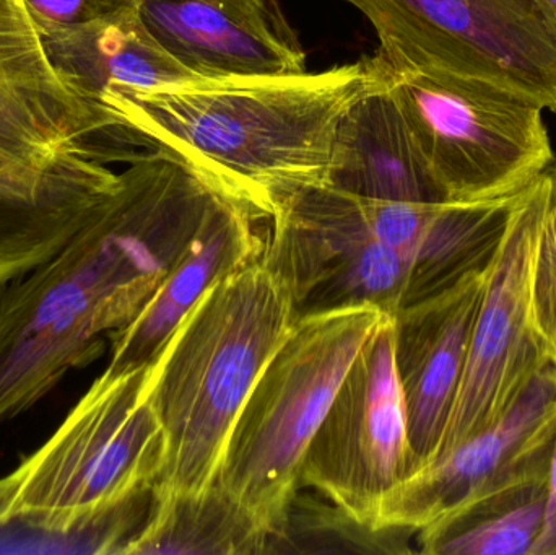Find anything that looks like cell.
<instances>
[{
    "label": "cell",
    "mask_w": 556,
    "mask_h": 555,
    "mask_svg": "<svg viewBox=\"0 0 556 555\" xmlns=\"http://www.w3.org/2000/svg\"><path fill=\"white\" fill-rule=\"evenodd\" d=\"M548 169L526 189L490 264L463 380L431 463L495 427L551 365L531 310L535 248L551 194Z\"/></svg>",
    "instance_id": "9"
},
{
    "label": "cell",
    "mask_w": 556,
    "mask_h": 555,
    "mask_svg": "<svg viewBox=\"0 0 556 555\" xmlns=\"http://www.w3.org/2000/svg\"><path fill=\"white\" fill-rule=\"evenodd\" d=\"M555 113H556V111H555Z\"/></svg>",
    "instance_id": "27"
},
{
    "label": "cell",
    "mask_w": 556,
    "mask_h": 555,
    "mask_svg": "<svg viewBox=\"0 0 556 555\" xmlns=\"http://www.w3.org/2000/svg\"><path fill=\"white\" fill-rule=\"evenodd\" d=\"M531 555H556V437L548 469L547 508L544 528Z\"/></svg>",
    "instance_id": "25"
},
{
    "label": "cell",
    "mask_w": 556,
    "mask_h": 555,
    "mask_svg": "<svg viewBox=\"0 0 556 555\" xmlns=\"http://www.w3.org/2000/svg\"><path fill=\"white\" fill-rule=\"evenodd\" d=\"M263 263L287 287L296 318L371 305L395 316L410 260L372 234L362 195L309 186L274 209Z\"/></svg>",
    "instance_id": "8"
},
{
    "label": "cell",
    "mask_w": 556,
    "mask_h": 555,
    "mask_svg": "<svg viewBox=\"0 0 556 555\" xmlns=\"http://www.w3.org/2000/svg\"><path fill=\"white\" fill-rule=\"evenodd\" d=\"M410 476L407 416L394 358V316L359 349L314 433L300 489L376 527L382 499Z\"/></svg>",
    "instance_id": "10"
},
{
    "label": "cell",
    "mask_w": 556,
    "mask_h": 555,
    "mask_svg": "<svg viewBox=\"0 0 556 555\" xmlns=\"http://www.w3.org/2000/svg\"><path fill=\"white\" fill-rule=\"evenodd\" d=\"M490 267V266H489ZM489 269L399 310L394 358L407 416L410 476L437 455L463 380Z\"/></svg>",
    "instance_id": "14"
},
{
    "label": "cell",
    "mask_w": 556,
    "mask_h": 555,
    "mask_svg": "<svg viewBox=\"0 0 556 555\" xmlns=\"http://www.w3.org/2000/svg\"><path fill=\"white\" fill-rule=\"evenodd\" d=\"M415 534L417 531L408 528L372 527L336 502L326 504L298 491L270 533L266 555L412 554Z\"/></svg>",
    "instance_id": "22"
},
{
    "label": "cell",
    "mask_w": 556,
    "mask_h": 555,
    "mask_svg": "<svg viewBox=\"0 0 556 555\" xmlns=\"http://www.w3.org/2000/svg\"><path fill=\"white\" fill-rule=\"evenodd\" d=\"M526 189L492 201L441 205L415 251L402 308L489 269Z\"/></svg>",
    "instance_id": "19"
},
{
    "label": "cell",
    "mask_w": 556,
    "mask_h": 555,
    "mask_svg": "<svg viewBox=\"0 0 556 555\" xmlns=\"http://www.w3.org/2000/svg\"><path fill=\"white\" fill-rule=\"evenodd\" d=\"M136 147L52 59L26 0H0V156L35 166L126 162Z\"/></svg>",
    "instance_id": "11"
},
{
    "label": "cell",
    "mask_w": 556,
    "mask_h": 555,
    "mask_svg": "<svg viewBox=\"0 0 556 555\" xmlns=\"http://www.w3.org/2000/svg\"><path fill=\"white\" fill-rule=\"evenodd\" d=\"M392 71H446L526 91L556 111V15L539 0H346Z\"/></svg>",
    "instance_id": "7"
},
{
    "label": "cell",
    "mask_w": 556,
    "mask_h": 555,
    "mask_svg": "<svg viewBox=\"0 0 556 555\" xmlns=\"http://www.w3.org/2000/svg\"><path fill=\"white\" fill-rule=\"evenodd\" d=\"M551 194L535 248L531 280L532 321L556 370V163L548 169Z\"/></svg>",
    "instance_id": "23"
},
{
    "label": "cell",
    "mask_w": 556,
    "mask_h": 555,
    "mask_svg": "<svg viewBox=\"0 0 556 555\" xmlns=\"http://www.w3.org/2000/svg\"><path fill=\"white\" fill-rule=\"evenodd\" d=\"M391 315L371 305L301 316L251 391L217 482L273 533L300 491L307 446L369 336Z\"/></svg>",
    "instance_id": "5"
},
{
    "label": "cell",
    "mask_w": 556,
    "mask_h": 555,
    "mask_svg": "<svg viewBox=\"0 0 556 555\" xmlns=\"http://www.w3.org/2000/svg\"><path fill=\"white\" fill-rule=\"evenodd\" d=\"M547 484L496 504L434 521L417 533L418 551L430 555H531L547 508Z\"/></svg>",
    "instance_id": "21"
},
{
    "label": "cell",
    "mask_w": 556,
    "mask_h": 555,
    "mask_svg": "<svg viewBox=\"0 0 556 555\" xmlns=\"http://www.w3.org/2000/svg\"><path fill=\"white\" fill-rule=\"evenodd\" d=\"M555 437L556 370L548 365L495 427L395 485L379 505L376 527L418 533L547 484Z\"/></svg>",
    "instance_id": "12"
},
{
    "label": "cell",
    "mask_w": 556,
    "mask_h": 555,
    "mask_svg": "<svg viewBox=\"0 0 556 555\" xmlns=\"http://www.w3.org/2000/svg\"><path fill=\"white\" fill-rule=\"evenodd\" d=\"M149 367L104 374L51 439L0 479V528L129 555L159 505L165 433L147 401Z\"/></svg>",
    "instance_id": "3"
},
{
    "label": "cell",
    "mask_w": 556,
    "mask_h": 555,
    "mask_svg": "<svg viewBox=\"0 0 556 555\" xmlns=\"http://www.w3.org/2000/svg\"><path fill=\"white\" fill-rule=\"evenodd\" d=\"M250 207L222 195L198 237L136 319L110 336L113 352L104 374L149 367L169 336L208 287L263 256L266 241Z\"/></svg>",
    "instance_id": "16"
},
{
    "label": "cell",
    "mask_w": 556,
    "mask_h": 555,
    "mask_svg": "<svg viewBox=\"0 0 556 555\" xmlns=\"http://www.w3.org/2000/svg\"><path fill=\"white\" fill-rule=\"evenodd\" d=\"M296 321L263 256L208 287L149 365L146 398L165 433L159 495L217 482L235 424Z\"/></svg>",
    "instance_id": "4"
},
{
    "label": "cell",
    "mask_w": 556,
    "mask_h": 555,
    "mask_svg": "<svg viewBox=\"0 0 556 555\" xmlns=\"http://www.w3.org/2000/svg\"><path fill=\"white\" fill-rule=\"evenodd\" d=\"M270 531L218 482L159 495L155 515L129 555H266Z\"/></svg>",
    "instance_id": "20"
},
{
    "label": "cell",
    "mask_w": 556,
    "mask_h": 555,
    "mask_svg": "<svg viewBox=\"0 0 556 555\" xmlns=\"http://www.w3.org/2000/svg\"><path fill=\"white\" fill-rule=\"evenodd\" d=\"M542 5L547 7L554 15H556V0H539Z\"/></svg>",
    "instance_id": "26"
},
{
    "label": "cell",
    "mask_w": 556,
    "mask_h": 555,
    "mask_svg": "<svg viewBox=\"0 0 556 555\" xmlns=\"http://www.w3.org/2000/svg\"><path fill=\"white\" fill-rule=\"evenodd\" d=\"M58 254L0 290V424L25 413L134 321L222 198L165 150H143Z\"/></svg>",
    "instance_id": "1"
},
{
    "label": "cell",
    "mask_w": 556,
    "mask_h": 555,
    "mask_svg": "<svg viewBox=\"0 0 556 555\" xmlns=\"http://www.w3.org/2000/svg\"><path fill=\"white\" fill-rule=\"evenodd\" d=\"M327 186L381 201L450 204L386 77L340 121Z\"/></svg>",
    "instance_id": "17"
},
{
    "label": "cell",
    "mask_w": 556,
    "mask_h": 555,
    "mask_svg": "<svg viewBox=\"0 0 556 555\" xmlns=\"http://www.w3.org/2000/svg\"><path fill=\"white\" fill-rule=\"evenodd\" d=\"M117 181L93 156L59 166L0 156V290L58 254Z\"/></svg>",
    "instance_id": "15"
},
{
    "label": "cell",
    "mask_w": 556,
    "mask_h": 555,
    "mask_svg": "<svg viewBox=\"0 0 556 555\" xmlns=\"http://www.w3.org/2000/svg\"><path fill=\"white\" fill-rule=\"evenodd\" d=\"M41 31L139 10L142 0H26Z\"/></svg>",
    "instance_id": "24"
},
{
    "label": "cell",
    "mask_w": 556,
    "mask_h": 555,
    "mask_svg": "<svg viewBox=\"0 0 556 555\" xmlns=\"http://www.w3.org/2000/svg\"><path fill=\"white\" fill-rule=\"evenodd\" d=\"M382 65L389 90L450 204L522 191L555 165L547 108L532 94L453 72Z\"/></svg>",
    "instance_id": "6"
},
{
    "label": "cell",
    "mask_w": 556,
    "mask_h": 555,
    "mask_svg": "<svg viewBox=\"0 0 556 555\" xmlns=\"http://www.w3.org/2000/svg\"><path fill=\"white\" fill-rule=\"evenodd\" d=\"M384 77L372 55L320 72L113 90L98 103L146 149L178 156L270 220L285 195L327 185L340 121Z\"/></svg>",
    "instance_id": "2"
},
{
    "label": "cell",
    "mask_w": 556,
    "mask_h": 555,
    "mask_svg": "<svg viewBox=\"0 0 556 555\" xmlns=\"http://www.w3.org/2000/svg\"><path fill=\"white\" fill-rule=\"evenodd\" d=\"M159 45L199 78L306 72V51L280 0H142Z\"/></svg>",
    "instance_id": "13"
},
{
    "label": "cell",
    "mask_w": 556,
    "mask_h": 555,
    "mask_svg": "<svg viewBox=\"0 0 556 555\" xmlns=\"http://www.w3.org/2000/svg\"><path fill=\"white\" fill-rule=\"evenodd\" d=\"M42 35L59 67L94 103L113 90H150L202 80L159 45L139 10L46 29Z\"/></svg>",
    "instance_id": "18"
}]
</instances>
